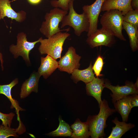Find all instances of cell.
<instances>
[{"mask_svg": "<svg viewBox=\"0 0 138 138\" xmlns=\"http://www.w3.org/2000/svg\"></svg>", "mask_w": 138, "mask_h": 138, "instance_id": "obj_32", "label": "cell"}, {"mask_svg": "<svg viewBox=\"0 0 138 138\" xmlns=\"http://www.w3.org/2000/svg\"><path fill=\"white\" fill-rule=\"evenodd\" d=\"M0 61L1 63V66L2 71H3L4 70L3 63L4 60L3 58V56L2 54L0 52Z\"/></svg>", "mask_w": 138, "mask_h": 138, "instance_id": "obj_31", "label": "cell"}, {"mask_svg": "<svg viewBox=\"0 0 138 138\" xmlns=\"http://www.w3.org/2000/svg\"><path fill=\"white\" fill-rule=\"evenodd\" d=\"M27 1L31 4L36 5L40 3L42 0H27Z\"/></svg>", "mask_w": 138, "mask_h": 138, "instance_id": "obj_30", "label": "cell"}, {"mask_svg": "<svg viewBox=\"0 0 138 138\" xmlns=\"http://www.w3.org/2000/svg\"><path fill=\"white\" fill-rule=\"evenodd\" d=\"M112 122L116 126L112 128L111 133L108 138H120L126 132L135 126L131 123H127L125 121L120 122L117 117L112 120Z\"/></svg>", "mask_w": 138, "mask_h": 138, "instance_id": "obj_18", "label": "cell"}, {"mask_svg": "<svg viewBox=\"0 0 138 138\" xmlns=\"http://www.w3.org/2000/svg\"><path fill=\"white\" fill-rule=\"evenodd\" d=\"M123 27L128 35L132 50L133 52L136 51L138 49V28L124 21Z\"/></svg>", "mask_w": 138, "mask_h": 138, "instance_id": "obj_21", "label": "cell"}, {"mask_svg": "<svg viewBox=\"0 0 138 138\" xmlns=\"http://www.w3.org/2000/svg\"><path fill=\"white\" fill-rule=\"evenodd\" d=\"M59 124L58 128L55 130L46 134L53 137H71L73 131L69 125L64 121L60 116H59Z\"/></svg>", "mask_w": 138, "mask_h": 138, "instance_id": "obj_22", "label": "cell"}, {"mask_svg": "<svg viewBox=\"0 0 138 138\" xmlns=\"http://www.w3.org/2000/svg\"><path fill=\"white\" fill-rule=\"evenodd\" d=\"M92 67L91 61L87 68L82 70L75 69L71 74V78L75 83L81 81L86 84L92 81L95 77Z\"/></svg>", "mask_w": 138, "mask_h": 138, "instance_id": "obj_16", "label": "cell"}, {"mask_svg": "<svg viewBox=\"0 0 138 138\" xmlns=\"http://www.w3.org/2000/svg\"><path fill=\"white\" fill-rule=\"evenodd\" d=\"M81 58V56L76 53L75 49L72 46L70 47L58 61L59 70L71 74L75 69L80 67L79 62Z\"/></svg>", "mask_w": 138, "mask_h": 138, "instance_id": "obj_9", "label": "cell"}, {"mask_svg": "<svg viewBox=\"0 0 138 138\" xmlns=\"http://www.w3.org/2000/svg\"><path fill=\"white\" fill-rule=\"evenodd\" d=\"M42 38L40 37L33 42H29L27 40L26 33L23 32H19L17 36L16 44H11L9 47V51L15 59L21 56L26 64L29 66L31 65L29 57L30 51L35 45L40 42Z\"/></svg>", "mask_w": 138, "mask_h": 138, "instance_id": "obj_6", "label": "cell"}, {"mask_svg": "<svg viewBox=\"0 0 138 138\" xmlns=\"http://www.w3.org/2000/svg\"><path fill=\"white\" fill-rule=\"evenodd\" d=\"M59 32L50 38L41 39L38 48L41 55L47 54L56 60L61 57L63 47L66 39L70 33Z\"/></svg>", "mask_w": 138, "mask_h": 138, "instance_id": "obj_2", "label": "cell"}, {"mask_svg": "<svg viewBox=\"0 0 138 138\" xmlns=\"http://www.w3.org/2000/svg\"><path fill=\"white\" fill-rule=\"evenodd\" d=\"M18 83V79L16 78L9 84L3 85L0 84V94L4 95L7 97L11 103L10 108H15L17 114L19 111L25 110L20 106L18 102L13 98L12 96V89Z\"/></svg>", "mask_w": 138, "mask_h": 138, "instance_id": "obj_17", "label": "cell"}, {"mask_svg": "<svg viewBox=\"0 0 138 138\" xmlns=\"http://www.w3.org/2000/svg\"><path fill=\"white\" fill-rule=\"evenodd\" d=\"M41 76L38 72L33 71L32 72L22 85L20 94L21 99L26 98L32 92H38V83Z\"/></svg>", "mask_w": 138, "mask_h": 138, "instance_id": "obj_12", "label": "cell"}, {"mask_svg": "<svg viewBox=\"0 0 138 138\" xmlns=\"http://www.w3.org/2000/svg\"><path fill=\"white\" fill-rule=\"evenodd\" d=\"M70 127L73 131L71 136L72 138H87L90 136L88 125L87 122H83L77 119Z\"/></svg>", "mask_w": 138, "mask_h": 138, "instance_id": "obj_19", "label": "cell"}, {"mask_svg": "<svg viewBox=\"0 0 138 138\" xmlns=\"http://www.w3.org/2000/svg\"><path fill=\"white\" fill-rule=\"evenodd\" d=\"M98 114L89 116L86 122L88 125L89 135L92 138H102L105 136L104 129L108 117L116 111L115 109L110 108L107 101L104 99L100 105Z\"/></svg>", "mask_w": 138, "mask_h": 138, "instance_id": "obj_1", "label": "cell"}, {"mask_svg": "<svg viewBox=\"0 0 138 138\" xmlns=\"http://www.w3.org/2000/svg\"><path fill=\"white\" fill-rule=\"evenodd\" d=\"M104 81L105 80L102 78L95 77L92 81L86 84L87 94L94 97L98 101L99 106L102 101V93L105 88Z\"/></svg>", "mask_w": 138, "mask_h": 138, "instance_id": "obj_15", "label": "cell"}, {"mask_svg": "<svg viewBox=\"0 0 138 138\" xmlns=\"http://www.w3.org/2000/svg\"><path fill=\"white\" fill-rule=\"evenodd\" d=\"M15 115L13 112L4 114L0 112V119L2 122V124L5 126L10 127L12 120Z\"/></svg>", "mask_w": 138, "mask_h": 138, "instance_id": "obj_27", "label": "cell"}, {"mask_svg": "<svg viewBox=\"0 0 138 138\" xmlns=\"http://www.w3.org/2000/svg\"><path fill=\"white\" fill-rule=\"evenodd\" d=\"M106 0H96L90 5H85L82 7L83 12L86 15L89 23L87 36L95 32L97 29L99 16L102 5Z\"/></svg>", "mask_w": 138, "mask_h": 138, "instance_id": "obj_10", "label": "cell"}, {"mask_svg": "<svg viewBox=\"0 0 138 138\" xmlns=\"http://www.w3.org/2000/svg\"><path fill=\"white\" fill-rule=\"evenodd\" d=\"M131 5L133 9H138V0H132Z\"/></svg>", "mask_w": 138, "mask_h": 138, "instance_id": "obj_29", "label": "cell"}, {"mask_svg": "<svg viewBox=\"0 0 138 138\" xmlns=\"http://www.w3.org/2000/svg\"><path fill=\"white\" fill-rule=\"evenodd\" d=\"M132 0H106L103 3L101 11L116 9L121 12L123 15L133 9Z\"/></svg>", "mask_w": 138, "mask_h": 138, "instance_id": "obj_14", "label": "cell"}, {"mask_svg": "<svg viewBox=\"0 0 138 138\" xmlns=\"http://www.w3.org/2000/svg\"><path fill=\"white\" fill-rule=\"evenodd\" d=\"M128 95L113 103L116 111L121 116L123 121L127 122L129 114L132 108L129 101Z\"/></svg>", "mask_w": 138, "mask_h": 138, "instance_id": "obj_20", "label": "cell"}, {"mask_svg": "<svg viewBox=\"0 0 138 138\" xmlns=\"http://www.w3.org/2000/svg\"><path fill=\"white\" fill-rule=\"evenodd\" d=\"M123 17L122 12L118 10H107L102 16L100 23L102 27L110 30L115 37L125 41L126 39L122 33Z\"/></svg>", "mask_w": 138, "mask_h": 138, "instance_id": "obj_5", "label": "cell"}, {"mask_svg": "<svg viewBox=\"0 0 138 138\" xmlns=\"http://www.w3.org/2000/svg\"><path fill=\"white\" fill-rule=\"evenodd\" d=\"M75 0H71L69 4V13L63 18L61 21V28L66 26L72 27L77 36H79L84 31L88 32L89 23L86 14L84 12L81 14L77 13L73 6Z\"/></svg>", "mask_w": 138, "mask_h": 138, "instance_id": "obj_4", "label": "cell"}, {"mask_svg": "<svg viewBox=\"0 0 138 138\" xmlns=\"http://www.w3.org/2000/svg\"><path fill=\"white\" fill-rule=\"evenodd\" d=\"M138 79L136 83L126 82L124 85L114 86L111 85L108 80H105L104 87L109 89L112 92L110 95L112 97V102L114 103L117 101L128 95L137 94H138Z\"/></svg>", "mask_w": 138, "mask_h": 138, "instance_id": "obj_7", "label": "cell"}, {"mask_svg": "<svg viewBox=\"0 0 138 138\" xmlns=\"http://www.w3.org/2000/svg\"><path fill=\"white\" fill-rule=\"evenodd\" d=\"M20 130L19 128H12L2 124L0 125V138H6L11 136L18 137V135L17 134L19 132Z\"/></svg>", "mask_w": 138, "mask_h": 138, "instance_id": "obj_24", "label": "cell"}, {"mask_svg": "<svg viewBox=\"0 0 138 138\" xmlns=\"http://www.w3.org/2000/svg\"><path fill=\"white\" fill-rule=\"evenodd\" d=\"M0 20L7 17L12 20L21 22L25 19L26 12L21 10L16 12L12 8L9 0H0Z\"/></svg>", "mask_w": 138, "mask_h": 138, "instance_id": "obj_11", "label": "cell"}, {"mask_svg": "<svg viewBox=\"0 0 138 138\" xmlns=\"http://www.w3.org/2000/svg\"><path fill=\"white\" fill-rule=\"evenodd\" d=\"M71 0H52L50 1L51 6L54 7L60 8L64 10L68 11V5Z\"/></svg>", "mask_w": 138, "mask_h": 138, "instance_id": "obj_26", "label": "cell"}, {"mask_svg": "<svg viewBox=\"0 0 138 138\" xmlns=\"http://www.w3.org/2000/svg\"><path fill=\"white\" fill-rule=\"evenodd\" d=\"M129 102L132 108L138 106V95L137 94L129 95Z\"/></svg>", "mask_w": 138, "mask_h": 138, "instance_id": "obj_28", "label": "cell"}, {"mask_svg": "<svg viewBox=\"0 0 138 138\" xmlns=\"http://www.w3.org/2000/svg\"><path fill=\"white\" fill-rule=\"evenodd\" d=\"M114 37L110 30L102 27L88 37L86 41L92 48L102 45L111 47L115 42Z\"/></svg>", "mask_w": 138, "mask_h": 138, "instance_id": "obj_8", "label": "cell"}, {"mask_svg": "<svg viewBox=\"0 0 138 138\" xmlns=\"http://www.w3.org/2000/svg\"><path fill=\"white\" fill-rule=\"evenodd\" d=\"M67 13L68 11L58 7H54L51 9L45 15V20L42 22L39 29L40 32L48 38L59 32L68 31L70 28L61 30L59 27L60 23L61 22L63 17Z\"/></svg>", "mask_w": 138, "mask_h": 138, "instance_id": "obj_3", "label": "cell"}, {"mask_svg": "<svg viewBox=\"0 0 138 138\" xmlns=\"http://www.w3.org/2000/svg\"><path fill=\"white\" fill-rule=\"evenodd\" d=\"M104 64L103 57L100 55H99L92 67L93 71L96 77H98L102 76L101 72Z\"/></svg>", "mask_w": 138, "mask_h": 138, "instance_id": "obj_25", "label": "cell"}, {"mask_svg": "<svg viewBox=\"0 0 138 138\" xmlns=\"http://www.w3.org/2000/svg\"><path fill=\"white\" fill-rule=\"evenodd\" d=\"M123 21L138 28V9H133L123 15Z\"/></svg>", "mask_w": 138, "mask_h": 138, "instance_id": "obj_23", "label": "cell"}, {"mask_svg": "<svg viewBox=\"0 0 138 138\" xmlns=\"http://www.w3.org/2000/svg\"><path fill=\"white\" fill-rule=\"evenodd\" d=\"M58 61L47 55L45 57H41V64L37 72L41 76L46 79L58 68Z\"/></svg>", "mask_w": 138, "mask_h": 138, "instance_id": "obj_13", "label": "cell"}]
</instances>
